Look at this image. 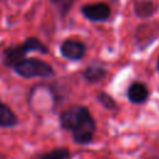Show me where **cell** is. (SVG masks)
<instances>
[{
  "label": "cell",
  "instance_id": "obj_1",
  "mask_svg": "<svg viewBox=\"0 0 159 159\" xmlns=\"http://www.w3.org/2000/svg\"><path fill=\"white\" fill-rule=\"evenodd\" d=\"M30 52H41L43 55H47L48 47L40 39L35 36H30L25 39L24 42L10 45L2 50V55H1L2 65L9 68H12L15 65L22 61Z\"/></svg>",
  "mask_w": 159,
  "mask_h": 159
},
{
  "label": "cell",
  "instance_id": "obj_2",
  "mask_svg": "<svg viewBox=\"0 0 159 159\" xmlns=\"http://www.w3.org/2000/svg\"><path fill=\"white\" fill-rule=\"evenodd\" d=\"M12 71L17 76L25 80H30L35 77L50 78L56 75L55 68L52 67L51 63L36 57H25L22 61H20L17 65L12 67Z\"/></svg>",
  "mask_w": 159,
  "mask_h": 159
},
{
  "label": "cell",
  "instance_id": "obj_3",
  "mask_svg": "<svg viewBox=\"0 0 159 159\" xmlns=\"http://www.w3.org/2000/svg\"><path fill=\"white\" fill-rule=\"evenodd\" d=\"M158 37H159V21L142 22L134 30V43L139 51L150 46Z\"/></svg>",
  "mask_w": 159,
  "mask_h": 159
},
{
  "label": "cell",
  "instance_id": "obj_4",
  "mask_svg": "<svg viewBox=\"0 0 159 159\" xmlns=\"http://www.w3.org/2000/svg\"><path fill=\"white\" fill-rule=\"evenodd\" d=\"M89 113H91L89 109L84 106H81V104L71 106L67 109H65L63 112H61L60 125L62 129L72 132Z\"/></svg>",
  "mask_w": 159,
  "mask_h": 159
},
{
  "label": "cell",
  "instance_id": "obj_5",
  "mask_svg": "<svg viewBox=\"0 0 159 159\" xmlns=\"http://www.w3.org/2000/svg\"><path fill=\"white\" fill-rule=\"evenodd\" d=\"M96 133V120L89 113L73 130H72V138L77 144L84 145L89 144L93 140Z\"/></svg>",
  "mask_w": 159,
  "mask_h": 159
},
{
  "label": "cell",
  "instance_id": "obj_6",
  "mask_svg": "<svg viewBox=\"0 0 159 159\" xmlns=\"http://www.w3.org/2000/svg\"><path fill=\"white\" fill-rule=\"evenodd\" d=\"M82 15L92 22H104L111 17L112 10L107 2H92L81 7Z\"/></svg>",
  "mask_w": 159,
  "mask_h": 159
},
{
  "label": "cell",
  "instance_id": "obj_7",
  "mask_svg": "<svg viewBox=\"0 0 159 159\" xmlns=\"http://www.w3.org/2000/svg\"><path fill=\"white\" fill-rule=\"evenodd\" d=\"M87 46L84 42L75 39H66L60 45V53L70 61H80L86 56Z\"/></svg>",
  "mask_w": 159,
  "mask_h": 159
},
{
  "label": "cell",
  "instance_id": "obj_8",
  "mask_svg": "<svg viewBox=\"0 0 159 159\" xmlns=\"http://www.w3.org/2000/svg\"><path fill=\"white\" fill-rule=\"evenodd\" d=\"M127 98L133 104H142L145 103L149 98V89L148 86L140 81L132 82L127 88Z\"/></svg>",
  "mask_w": 159,
  "mask_h": 159
},
{
  "label": "cell",
  "instance_id": "obj_9",
  "mask_svg": "<svg viewBox=\"0 0 159 159\" xmlns=\"http://www.w3.org/2000/svg\"><path fill=\"white\" fill-rule=\"evenodd\" d=\"M159 9V2L155 0H135L133 2V12L138 19L149 20Z\"/></svg>",
  "mask_w": 159,
  "mask_h": 159
},
{
  "label": "cell",
  "instance_id": "obj_10",
  "mask_svg": "<svg viewBox=\"0 0 159 159\" xmlns=\"http://www.w3.org/2000/svg\"><path fill=\"white\" fill-rule=\"evenodd\" d=\"M82 78L89 83V84H94V83H99L101 81H103L107 76V70L97 63H92L88 65L87 67H84V70L82 71Z\"/></svg>",
  "mask_w": 159,
  "mask_h": 159
},
{
  "label": "cell",
  "instance_id": "obj_11",
  "mask_svg": "<svg viewBox=\"0 0 159 159\" xmlns=\"http://www.w3.org/2000/svg\"><path fill=\"white\" fill-rule=\"evenodd\" d=\"M19 124V118L15 112L4 102L0 101V127L12 128Z\"/></svg>",
  "mask_w": 159,
  "mask_h": 159
},
{
  "label": "cell",
  "instance_id": "obj_12",
  "mask_svg": "<svg viewBox=\"0 0 159 159\" xmlns=\"http://www.w3.org/2000/svg\"><path fill=\"white\" fill-rule=\"evenodd\" d=\"M96 99L97 102L107 111H117L118 109V104L117 102L114 101V98L108 94L107 92H98L97 96H96Z\"/></svg>",
  "mask_w": 159,
  "mask_h": 159
},
{
  "label": "cell",
  "instance_id": "obj_13",
  "mask_svg": "<svg viewBox=\"0 0 159 159\" xmlns=\"http://www.w3.org/2000/svg\"><path fill=\"white\" fill-rule=\"evenodd\" d=\"M71 153L67 148H56L47 153H43L35 159H70Z\"/></svg>",
  "mask_w": 159,
  "mask_h": 159
},
{
  "label": "cell",
  "instance_id": "obj_14",
  "mask_svg": "<svg viewBox=\"0 0 159 159\" xmlns=\"http://www.w3.org/2000/svg\"><path fill=\"white\" fill-rule=\"evenodd\" d=\"M157 71L159 72V56H158V60H157Z\"/></svg>",
  "mask_w": 159,
  "mask_h": 159
},
{
  "label": "cell",
  "instance_id": "obj_15",
  "mask_svg": "<svg viewBox=\"0 0 159 159\" xmlns=\"http://www.w3.org/2000/svg\"><path fill=\"white\" fill-rule=\"evenodd\" d=\"M51 1H52V2H55V4H57V2H61L62 0H51Z\"/></svg>",
  "mask_w": 159,
  "mask_h": 159
},
{
  "label": "cell",
  "instance_id": "obj_16",
  "mask_svg": "<svg viewBox=\"0 0 159 159\" xmlns=\"http://www.w3.org/2000/svg\"><path fill=\"white\" fill-rule=\"evenodd\" d=\"M112 2H118V0H111Z\"/></svg>",
  "mask_w": 159,
  "mask_h": 159
}]
</instances>
